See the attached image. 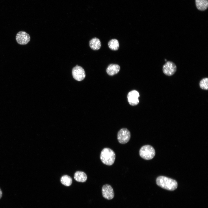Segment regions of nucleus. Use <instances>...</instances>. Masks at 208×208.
Segmentation results:
<instances>
[{
    "label": "nucleus",
    "mask_w": 208,
    "mask_h": 208,
    "mask_svg": "<svg viewBox=\"0 0 208 208\" xmlns=\"http://www.w3.org/2000/svg\"><path fill=\"white\" fill-rule=\"evenodd\" d=\"M156 183L159 187L168 190H174L177 187V183L176 180L164 176L158 177Z\"/></svg>",
    "instance_id": "obj_1"
},
{
    "label": "nucleus",
    "mask_w": 208,
    "mask_h": 208,
    "mask_svg": "<svg viewBox=\"0 0 208 208\" xmlns=\"http://www.w3.org/2000/svg\"><path fill=\"white\" fill-rule=\"evenodd\" d=\"M116 158L115 153L111 149L105 148L101 151L100 158L103 163L108 166H111L114 163Z\"/></svg>",
    "instance_id": "obj_2"
},
{
    "label": "nucleus",
    "mask_w": 208,
    "mask_h": 208,
    "mask_svg": "<svg viewBox=\"0 0 208 208\" xmlns=\"http://www.w3.org/2000/svg\"><path fill=\"white\" fill-rule=\"evenodd\" d=\"M155 154L154 148L151 146L147 145L141 147L139 151L140 156L146 160H150L153 159Z\"/></svg>",
    "instance_id": "obj_3"
},
{
    "label": "nucleus",
    "mask_w": 208,
    "mask_h": 208,
    "mask_svg": "<svg viewBox=\"0 0 208 208\" xmlns=\"http://www.w3.org/2000/svg\"><path fill=\"white\" fill-rule=\"evenodd\" d=\"M131 138V133L127 129L123 128L120 129L117 134V139L118 142L121 144L128 142Z\"/></svg>",
    "instance_id": "obj_4"
},
{
    "label": "nucleus",
    "mask_w": 208,
    "mask_h": 208,
    "mask_svg": "<svg viewBox=\"0 0 208 208\" xmlns=\"http://www.w3.org/2000/svg\"><path fill=\"white\" fill-rule=\"evenodd\" d=\"M177 67L175 64L171 61L166 62L162 67L164 73L168 76H171L176 72Z\"/></svg>",
    "instance_id": "obj_5"
},
{
    "label": "nucleus",
    "mask_w": 208,
    "mask_h": 208,
    "mask_svg": "<svg viewBox=\"0 0 208 208\" xmlns=\"http://www.w3.org/2000/svg\"><path fill=\"white\" fill-rule=\"evenodd\" d=\"M16 40L18 44L25 45L27 44L30 41V37L29 34L26 32L21 31L16 34Z\"/></svg>",
    "instance_id": "obj_6"
},
{
    "label": "nucleus",
    "mask_w": 208,
    "mask_h": 208,
    "mask_svg": "<svg viewBox=\"0 0 208 208\" xmlns=\"http://www.w3.org/2000/svg\"><path fill=\"white\" fill-rule=\"evenodd\" d=\"M72 73L73 78L77 81L83 80L86 77L84 69L82 67L78 65L73 68Z\"/></svg>",
    "instance_id": "obj_7"
},
{
    "label": "nucleus",
    "mask_w": 208,
    "mask_h": 208,
    "mask_svg": "<svg viewBox=\"0 0 208 208\" xmlns=\"http://www.w3.org/2000/svg\"><path fill=\"white\" fill-rule=\"evenodd\" d=\"M102 193L103 197L107 200H111L114 198V191L112 187L109 185L106 184L103 186Z\"/></svg>",
    "instance_id": "obj_8"
},
{
    "label": "nucleus",
    "mask_w": 208,
    "mask_h": 208,
    "mask_svg": "<svg viewBox=\"0 0 208 208\" xmlns=\"http://www.w3.org/2000/svg\"><path fill=\"white\" fill-rule=\"evenodd\" d=\"M139 96V94L137 91L133 90L130 91L127 96L128 102L132 106L137 105L139 103L138 98Z\"/></svg>",
    "instance_id": "obj_9"
},
{
    "label": "nucleus",
    "mask_w": 208,
    "mask_h": 208,
    "mask_svg": "<svg viewBox=\"0 0 208 208\" xmlns=\"http://www.w3.org/2000/svg\"><path fill=\"white\" fill-rule=\"evenodd\" d=\"M120 66L117 64H109L106 69L107 74L110 76H113L117 74L120 71Z\"/></svg>",
    "instance_id": "obj_10"
},
{
    "label": "nucleus",
    "mask_w": 208,
    "mask_h": 208,
    "mask_svg": "<svg viewBox=\"0 0 208 208\" xmlns=\"http://www.w3.org/2000/svg\"><path fill=\"white\" fill-rule=\"evenodd\" d=\"M90 48L94 50H97L99 49L101 47V42L99 39L96 38H94L92 39L89 43Z\"/></svg>",
    "instance_id": "obj_11"
},
{
    "label": "nucleus",
    "mask_w": 208,
    "mask_h": 208,
    "mask_svg": "<svg viewBox=\"0 0 208 208\" xmlns=\"http://www.w3.org/2000/svg\"><path fill=\"white\" fill-rule=\"evenodd\" d=\"M74 178L77 181L84 182L86 181L87 177L86 174L84 172L77 171L74 174Z\"/></svg>",
    "instance_id": "obj_12"
},
{
    "label": "nucleus",
    "mask_w": 208,
    "mask_h": 208,
    "mask_svg": "<svg viewBox=\"0 0 208 208\" xmlns=\"http://www.w3.org/2000/svg\"><path fill=\"white\" fill-rule=\"evenodd\" d=\"M195 3L197 8L199 10H205L208 6V0H195Z\"/></svg>",
    "instance_id": "obj_13"
},
{
    "label": "nucleus",
    "mask_w": 208,
    "mask_h": 208,
    "mask_svg": "<svg viewBox=\"0 0 208 208\" xmlns=\"http://www.w3.org/2000/svg\"><path fill=\"white\" fill-rule=\"evenodd\" d=\"M109 48L112 50H117L119 47L118 41L116 39H112L110 40L108 43Z\"/></svg>",
    "instance_id": "obj_14"
},
{
    "label": "nucleus",
    "mask_w": 208,
    "mask_h": 208,
    "mask_svg": "<svg viewBox=\"0 0 208 208\" xmlns=\"http://www.w3.org/2000/svg\"><path fill=\"white\" fill-rule=\"evenodd\" d=\"M61 183L65 186H70L72 182V179L70 177L67 175L62 176L60 179Z\"/></svg>",
    "instance_id": "obj_15"
},
{
    "label": "nucleus",
    "mask_w": 208,
    "mask_h": 208,
    "mask_svg": "<svg viewBox=\"0 0 208 208\" xmlns=\"http://www.w3.org/2000/svg\"><path fill=\"white\" fill-rule=\"evenodd\" d=\"M199 85L202 89L207 90L208 89V78H205L201 79Z\"/></svg>",
    "instance_id": "obj_16"
},
{
    "label": "nucleus",
    "mask_w": 208,
    "mask_h": 208,
    "mask_svg": "<svg viewBox=\"0 0 208 208\" xmlns=\"http://www.w3.org/2000/svg\"><path fill=\"white\" fill-rule=\"evenodd\" d=\"M2 192L0 188V199L2 198Z\"/></svg>",
    "instance_id": "obj_17"
},
{
    "label": "nucleus",
    "mask_w": 208,
    "mask_h": 208,
    "mask_svg": "<svg viewBox=\"0 0 208 208\" xmlns=\"http://www.w3.org/2000/svg\"><path fill=\"white\" fill-rule=\"evenodd\" d=\"M166 60H166V59H165V61H166Z\"/></svg>",
    "instance_id": "obj_18"
}]
</instances>
